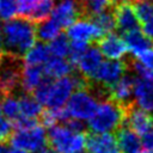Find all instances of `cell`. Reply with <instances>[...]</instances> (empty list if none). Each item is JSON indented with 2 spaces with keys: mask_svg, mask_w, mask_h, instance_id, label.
<instances>
[{
  "mask_svg": "<svg viewBox=\"0 0 153 153\" xmlns=\"http://www.w3.org/2000/svg\"><path fill=\"white\" fill-rule=\"evenodd\" d=\"M88 153H121L116 136L111 133H92L87 135Z\"/></svg>",
  "mask_w": 153,
  "mask_h": 153,
  "instance_id": "14",
  "label": "cell"
},
{
  "mask_svg": "<svg viewBox=\"0 0 153 153\" xmlns=\"http://www.w3.org/2000/svg\"><path fill=\"white\" fill-rule=\"evenodd\" d=\"M51 57V53L49 45H45L42 41L35 43L23 56V61L25 65L31 66H44L47 61Z\"/></svg>",
  "mask_w": 153,
  "mask_h": 153,
  "instance_id": "22",
  "label": "cell"
},
{
  "mask_svg": "<svg viewBox=\"0 0 153 153\" xmlns=\"http://www.w3.org/2000/svg\"><path fill=\"white\" fill-rule=\"evenodd\" d=\"M103 54L97 47H88V49L81 55V57L75 63V67L80 75H82L86 80H88L97 68L103 62Z\"/></svg>",
  "mask_w": 153,
  "mask_h": 153,
  "instance_id": "16",
  "label": "cell"
},
{
  "mask_svg": "<svg viewBox=\"0 0 153 153\" xmlns=\"http://www.w3.org/2000/svg\"><path fill=\"white\" fill-rule=\"evenodd\" d=\"M1 106H2V115L8 118L12 123L17 121L22 114H20V103L19 97H14L12 94H7L2 97L1 99Z\"/></svg>",
  "mask_w": 153,
  "mask_h": 153,
  "instance_id": "26",
  "label": "cell"
},
{
  "mask_svg": "<svg viewBox=\"0 0 153 153\" xmlns=\"http://www.w3.org/2000/svg\"><path fill=\"white\" fill-rule=\"evenodd\" d=\"M1 97V96H0ZM1 114H2V106H1V102H0V116H1Z\"/></svg>",
  "mask_w": 153,
  "mask_h": 153,
  "instance_id": "43",
  "label": "cell"
},
{
  "mask_svg": "<svg viewBox=\"0 0 153 153\" xmlns=\"http://www.w3.org/2000/svg\"><path fill=\"white\" fill-rule=\"evenodd\" d=\"M141 140H142V146L146 151H149V152L153 151V129L143 134Z\"/></svg>",
  "mask_w": 153,
  "mask_h": 153,
  "instance_id": "37",
  "label": "cell"
},
{
  "mask_svg": "<svg viewBox=\"0 0 153 153\" xmlns=\"http://www.w3.org/2000/svg\"><path fill=\"white\" fill-rule=\"evenodd\" d=\"M66 35L71 41H84L87 43L99 41L104 36L102 30L88 18H80L71 24Z\"/></svg>",
  "mask_w": 153,
  "mask_h": 153,
  "instance_id": "12",
  "label": "cell"
},
{
  "mask_svg": "<svg viewBox=\"0 0 153 153\" xmlns=\"http://www.w3.org/2000/svg\"><path fill=\"white\" fill-rule=\"evenodd\" d=\"M98 48L102 51L103 56L110 60H121L128 51L124 38L112 32L104 35L98 41Z\"/></svg>",
  "mask_w": 153,
  "mask_h": 153,
  "instance_id": "13",
  "label": "cell"
},
{
  "mask_svg": "<svg viewBox=\"0 0 153 153\" xmlns=\"http://www.w3.org/2000/svg\"><path fill=\"white\" fill-rule=\"evenodd\" d=\"M88 19H91L102 30L104 35L111 32L116 27V18L114 13V7H109L99 13L92 14L88 17Z\"/></svg>",
  "mask_w": 153,
  "mask_h": 153,
  "instance_id": "25",
  "label": "cell"
},
{
  "mask_svg": "<svg viewBox=\"0 0 153 153\" xmlns=\"http://www.w3.org/2000/svg\"><path fill=\"white\" fill-rule=\"evenodd\" d=\"M134 84L135 78H133L129 74H124L122 78H120L114 84L104 87L106 98H110L124 108L130 106L134 104L131 102V98H134Z\"/></svg>",
  "mask_w": 153,
  "mask_h": 153,
  "instance_id": "11",
  "label": "cell"
},
{
  "mask_svg": "<svg viewBox=\"0 0 153 153\" xmlns=\"http://www.w3.org/2000/svg\"><path fill=\"white\" fill-rule=\"evenodd\" d=\"M141 153H151L149 151H143V152H141Z\"/></svg>",
  "mask_w": 153,
  "mask_h": 153,
  "instance_id": "44",
  "label": "cell"
},
{
  "mask_svg": "<svg viewBox=\"0 0 153 153\" xmlns=\"http://www.w3.org/2000/svg\"><path fill=\"white\" fill-rule=\"evenodd\" d=\"M47 79L44 68L42 66L24 65L22 72L20 87L24 93H33L35 90Z\"/></svg>",
  "mask_w": 153,
  "mask_h": 153,
  "instance_id": "18",
  "label": "cell"
},
{
  "mask_svg": "<svg viewBox=\"0 0 153 153\" xmlns=\"http://www.w3.org/2000/svg\"><path fill=\"white\" fill-rule=\"evenodd\" d=\"M0 153H8V148L2 142L0 143Z\"/></svg>",
  "mask_w": 153,
  "mask_h": 153,
  "instance_id": "40",
  "label": "cell"
},
{
  "mask_svg": "<svg viewBox=\"0 0 153 153\" xmlns=\"http://www.w3.org/2000/svg\"><path fill=\"white\" fill-rule=\"evenodd\" d=\"M39 153H57V152H56V151H54L53 148H48V149H47V148H44V149H43V151H41Z\"/></svg>",
  "mask_w": 153,
  "mask_h": 153,
  "instance_id": "41",
  "label": "cell"
},
{
  "mask_svg": "<svg viewBox=\"0 0 153 153\" xmlns=\"http://www.w3.org/2000/svg\"><path fill=\"white\" fill-rule=\"evenodd\" d=\"M8 141L11 146L25 149L29 153H39L49 143L45 127L41 123H36L27 128L16 129Z\"/></svg>",
  "mask_w": 153,
  "mask_h": 153,
  "instance_id": "6",
  "label": "cell"
},
{
  "mask_svg": "<svg viewBox=\"0 0 153 153\" xmlns=\"http://www.w3.org/2000/svg\"><path fill=\"white\" fill-rule=\"evenodd\" d=\"M48 142L57 153H81L86 149L87 135L85 131H76L65 124H56L49 128Z\"/></svg>",
  "mask_w": 153,
  "mask_h": 153,
  "instance_id": "5",
  "label": "cell"
},
{
  "mask_svg": "<svg viewBox=\"0 0 153 153\" xmlns=\"http://www.w3.org/2000/svg\"><path fill=\"white\" fill-rule=\"evenodd\" d=\"M49 49L51 53V56L57 57H66L69 55L71 49V42L67 35H60L56 38H54L51 42H49Z\"/></svg>",
  "mask_w": 153,
  "mask_h": 153,
  "instance_id": "28",
  "label": "cell"
},
{
  "mask_svg": "<svg viewBox=\"0 0 153 153\" xmlns=\"http://www.w3.org/2000/svg\"><path fill=\"white\" fill-rule=\"evenodd\" d=\"M134 103L139 108L153 112V84L142 79L135 78L134 84Z\"/></svg>",
  "mask_w": 153,
  "mask_h": 153,
  "instance_id": "19",
  "label": "cell"
},
{
  "mask_svg": "<svg viewBox=\"0 0 153 153\" xmlns=\"http://www.w3.org/2000/svg\"><path fill=\"white\" fill-rule=\"evenodd\" d=\"M23 63L20 56L1 51L0 56V96L12 94L22 81Z\"/></svg>",
  "mask_w": 153,
  "mask_h": 153,
  "instance_id": "7",
  "label": "cell"
},
{
  "mask_svg": "<svg viewBox=\"0 0 153 153\" xmlns=\"http://www.w3.org/2000/svg\"><path fill=\"white\" fill-rule=\"evenodd\" d=\"M127 108L120 103L106 98L103 99L88 120V128L92 133H110L117 130L126 123Z\"/></svg>",
  "mask_w": 153,
  "mask_h": 153,
  "instance_id": "3",
  "label": "cell"
},
{
  "mask_svg": "<svg viewBox=\"0 0 153 153\" xmlns=\"http://www.w3.org/2000/svg\"><path fill=\"white\" fill-rule=\"evenodd\" d=\"M8 153H29L27 151H25V149H22V148H18V147H11V148H8Z\"/></svg>",
  "mask_w": 153,
  "mask_h": 153,
  "instance_id": "39",
  "label": "cell"
},
{
  "mask_svg": "<svg viewBox=\"0 0 153 153\" xmlns=\"http://www.w3.org/2000/svg\"><path fill=\"white\" fill-rule=\"evenodd\" d=\"M55 8V0H36L33 11L30 16V20L33 23H41L49 18L50 14H53V11Z\"/></svg>",
  "mask_w": 153,
  "mask_h": 153,
  "instance_id": "27",
  "label": "cell"
},
{
  "mask_svg": "<svg viewBox=\"0 0 153 153\" xmlns=\"http://www.w3.org/2000/svg\"><path fill=\"white\" fill-rule=\"evenodd\" d=\"M16 1H17V5H18L19 17H24V18L29 19L32 11H33L36 0H16Z\"/></svg>",
  "mask_w": 153,
  "mask_h": 153,
  "instance_id": "34",
  "label": "cell"
},
{
  "mask_svg": "<svg viewBox=\"0 0 153 153\" xmlns=\"http://www.w3.org/2000/svg\"><path fill=\"white\" fill-rule=\"evenodd\" d=\"M103 97L102 88L87 84L74 91L66 108L72 118L79 121H88L98 108V99Z\"/></svg>",
  "mask_w": 153,
  "mask_h": 153,
  "instance_id": "4",
  "label": "cell"
},
{
  "mask_svg": "<svg viewBox=\"0 0 153 153\" xmlns=\"http://www.w3.org/2000/svg\"><path fill=\"white\" fill-rule=\"evenodd\" d=\"M2 49V26H0V51Z\"/></svg>",
  "mask_w": 153,
  "mask_h": 153,
  "instance_id": "42",
  "label": "cell"
},
{
  "mask_svg": "<svg viewBox=\"0 0 153 153\" xmlns=\"http://www.w3.org/2000/svg\"><path fill=\"white\" fill-rule=\"evenodd\" d=\"M63 27L60 25V23L51 18H48L41 23H37L36 26V33L37 38L42 42H51L54 38L61 35V30Z\"/></svg>",
  "mask_w": 153,
  "mask_h": 153,
  "instance_id": "23",
  "label": "cell"
},
{
  "mask_svg": "<svg viewBox=\"0 0 153 153\" xmlns=\"http://www.w3.org/2000/svg\"><path fill=\"white\" fill-rule=\"evenodd\" d=\"M116 139L121 153H141L143 148L140 135L133 129H130L128 126H122L117 129Z\"/></svg>",
  "mask_w": 153,
  "mask_h": 153,
  "instance_id": "17",
  "label": "cell"
},
{
  "mask_svg": "<svg viewBox=\"0 0 153 153\" xmlns=\"http://www.w3.org/2000/svg\"><path fill=\"white\" fill-rule=\"evenodd\" d=\"M135 12L137 14V18L140 23H143L151 18H153V4L148 1H137L134 5Z\"/></svg>",
  "mask_w": 153,
  "mask_h": 153,
  "instance_id": "31",
  "label": "cell"
},
{
  "mask_svg": "<svg viewBox=\"0 0 153 153\" xmlns=\"http://www.w3.org/2000/svg\"><path fill=\"white\" fill-rule=\"evenodd\" d=\"M18 14V5L16 0H0V19L10 20Z\"/></svg>",
  "mask_w": 153,
  "mask_h": 153,
  "instance_id": "30",
  "label": "cell"
},
{
  "mask_svg": "<svg viewBox=\"0 0 153 153\" xmlns=\"http://www.w3.org/2000/svg\"><path fill=\"white\" fill-rule=\"evenodd\" d=\"M51 17L56 19L62 27H68L78 19L86 17L85 5L82 0H60Z\"/></svg>",
  "mask_w": 153,
  "mask_h": 153,
  "instance_id": "9",
  "label": "cell"
},
{
  "mask_svg": "<svg viewBox=\"0 0 153 153\" xmlns=\"http://www.w3.org/2000/svg\"><path fill=\"white\" fill-rule=\"evenodd\" d=\"M36 26L27 18H13L2 25V49L6 53L24 56L36 43Z\"/></svg>",
  "mask_w": 153,
  "mask_h": 153,
  "instance_id": "2",
  "label": "cell"
},
{
  "mask_svg": "<svg viewBox=\"0 0 153 153\" xmlns=\"http://www.w3.org/2000/svg\"><path fill=\"white\" fill-rule=\"evenodd\" d=\"M20 114L23 117L37 120L42 115V104L35 98L32 93H23L19 96Z\"/></svg>",
  "mask_w": 153,
  "mask_h": 153,
  "instance_id": "24",
  "label": "cell"
},
{
  "mask_svg": "<svg viewBox=\"0 0 153 153\" xmlns=\"http://www.w3.org/2000/svg\"><path fill=\"white\" fill-rule=\"evenodd\" d=\"M0 56H1V51H0Z\"/></svg>",
  "mask_w": 153,
  "mask_h": 153,
  "instance_id": "45",
  "label": "cell"
},
{
  "mask_svg": "<svg viewBox=\"0 0 153 153\" xmlns=\"http://www.w3.org/2000/svg\"><path fill=\"white\" fill-rule=\"evenodd\" d=\"M124 41L127 43L128 51H130V54L134 57H139L141 54L151 49V45H152L151 38L147 37L139 29L124 33Z\"/></svg>",
  "mask_w": 153,
  "mask_h": 153,
  "instance_id": "20",
  "label": "cell"
},
{
  "mask_svg": "<svg viewBox=\"0 0 153 153\" xmlns=\"http://www.w3.org/2000/svg\"><path fill=\"white\" fill-rule=\"evenodd\" d=\"M114 13L116 18V29L123 35L139 29L140 20L135 12L133 1L116 0L114 4Z\"/></svg>",
  "mask_w": 153,
  "mask_h": 153,
  "instance_id": "10",
  "label": "cell"
},
{
  "mask_svg": "<svg viewBox=\"0 0 153 153\" xmlns=\"http://www.w3.org/2000/svg\"><path fill=\"white\" fill-rule=\"evenodd\" d=\"M88 81L82 75H67L51 81L47 78L32 93L35 98L47 108H62L69 100L75 90L84 87Z\"/></svg>",
  "mask_w": 153,
  "mask_h": 153,
  "instance_id": "1",
  "label": "cell"
},
{
  "mask_svg": "<svg viewBox=\"0 0 153 153\" xmlns=\"http://www.w3.org/2000/svg\"><path fill=\"white\" fill-rule=\"evenodd\" d=\"M12 127L13 123L8 118H6L5 116H0V142L10 140L12 135Z\"/></svg>",
  "mask_w": 153,
  "mask_h": 153,
  "instance_id": "35",
  "label": "cell"
},
{
  "mask_svg": "<svg viewBox=\"0 0 153 153\" xmlns=\"http://www.w3.org/2000/svg\"><path fill=\"white\" fill-rule=\"evenodd\" d=\"M73 63L65 57L51 56L43 66L44 73L49 79H59L62 76L71 75L73 72Z\"/></svg>",
  "mask_w": 153,
  "mask_h": 153,
  "instance_id": "21",
  "label": "cell"
},
{
  "mask_svg": "<svg viewBox=\"0 0 153 153\" xmlns=\"http://www.w3.org/2000/svg\"><path fill=\"white\" fill-rule=\"evenodd\" d=\"M129 65L122 60H105L100 63V66L97 68V71L93 73V75L87 80L88 84L99 86V87H106L115 81H117L120 78H122L126 74V71L128 69Z\"/></svg>",
  "mask_w": 153,
  "mask_h": 153,
  "instance_id": "8",
  "label": "cell"
},
{
  "mask_svg": "<svg viewBox=\"0 0 153 153\" xmlns=\"http://www.w3.org/2000/svg\"><path fill=\"white\" fill-rule=\"evenodd\" d=\"M137 61H140L143 66H146L149 69H153V49H148L143 54H141L139 57H136Z\"/></svg>",
  "mask_w": 153,
  "mask_h": 153,
  "instance_id": "36",
  "label": "cell"
},
{
  "mask_svg": "<svg viewBox=\"0 0 153 153\" xmlns=\"http://www.w3.org/2000/svg\"><path fill=\"white\" fill-rule=\"evenodd\" d=\"M131 69L134 71V73L139 76V78H142L149 82L153 84V69H149L147 68L146 66H143L140 61L135 60V61H130V65Z\"/></svg>",
  "mask_w": 153,
  "mask_h": 153,
  "instance_id": "33",
  "label": "cell"
},
{
  "mask_svg": "<svg viewBox=\"0 0 153 153\" xmlns=\"http://www.w3.org/2000/svg\"><path fill=\"white\" fill-rule=\"evenodd\" d=\"M141 25H142V26H141V27H142V32H143L147 37L153 38V18H151V19H148V20L141 23Z\"/></svg>",
  "mask_w": 153,
  "mask_h": 153,
  "instance_id": "38",
  "label": "cell"
},
{
  "mask_svg": "<svg viewBox=\"0 0 153 153\" xmlns=\"http://www.w3.org/2000/svg\"><path fill=\"white\" fill-rule=\"evenodd\" d=\"M86 10V17L88 18L92 14L99 13L109 7H114L115 0H82Z\"/></svg>",
  "mask_w": 153,
  "mask_h": 153,
  "instance_id": "29",
  "label": "cell"
},
{
  "mask_svg": "<svg viewBox=\"0 0 153 153\" xmlns=\"http://www.w3.org/2000/svg\"><path fill=\"white\" fill-rule=\"evenodd\" d=\"M88 49V43L84 41H71V49H69V61L75 66L78 60L81 55Z\"/></svg>",
  "mask_w": 153,
  "mask_h": 153,
  "instance_id": "32",
  "label": "cell"
},
{
  "mask_svg": "<svg viewBox=\"0 0 153 153\" xmlns=\"http://www.w3.org/2000/svg\"><path fill=\"white\" fill-rule=\"evenodd\" d=\"M126 123L127 126L136 131L139 135H143L149 131L153 127V118L148 111L139 108L137 105L131 104L127 108L126 114Z\"/></svg>",
  "mask_w": 153,
  "mask_h": 153,
  "instance_id": "15",
  "label": "cell"
}]
</instances>
